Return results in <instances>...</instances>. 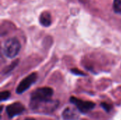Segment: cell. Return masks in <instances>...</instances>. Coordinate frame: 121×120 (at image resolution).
Segmentation results:
<instances>
[{
  "mask_svg": "<svg viewBox=\"0 0 121 120\" xmlns=\"http://www.w3.org/2000/svg\"><path fill=\"white\" fill-rule=\"evenodd\" d=\"M59 105V101L55 100H48L39 103H30V108L34 112H38L40 113H51L54 112Z\"/></svg>",
  "mask_w": 121,
  "mask_h": 120,
  "instance_id": "cell-1",
  "label": "cell"
},
{
  "mask_svg": "<svg viewBox=\"0 0 121 120\" xmlns=\"http://www.w3.org/2000/svg\"><path fill=\"white\" fill-rule=\"evenodd\" d=\"M21 48V45L19 40L16 37H11L5 42L3 52L6 57L13 58L19 53Z\"/></svg>",
  "mask_w": 121,
  "mask_h": 120,
  "instance_id": "cell-2",
  "label": "cell"
},
{
  "mask_svg": "<svg viewBox=\"0 0 121 120\" xmlns=\"http://www.w3.org/2000/svg\"><path fill=\"white\" fill-rule=\"evenodd\" d=\"M53 90L49 87L37 88L30 95V103H39L52 99Z\"/></svg>",
  "mask_w": 121,
  "mask_h": 120,
  "instance_id": "cell-3",
  "label": "cell"
},
{
  "mask_svg": "<svg viewBox=\"0 0 121 120\" xmlns=\"http://www.w3.org/2000/svg\"><path fill=\"white\" fill-rule=\"evenodd\" d=\"M70 102L76 106V108L79 110L80 112L82 113H87L90 110H93L96 106L95 103L93 102L84 101L81 99H78L75 97H71Z\"/></svg>",
  "mask_w": 121,
  "mask_h": 120,
  "instance_id": "cell-4",
  "label": "cell"
},
{
  "mask_svg": "<svg viewBox=\"0 0 121 120\" xmlns=\"http://www.w3.org/2000/svg\"><path fill=\"white\" fill-rule=\"evenodd\" d=\"M38 79V75L36 73H33L26 77L24 79H23L18 86L16 88V93L18 94H21L24 93L26 90H28L37 80Z\"/></svg>",
  "mask_w": 121,
  "mask_h": 120,
  "instance_id": "cell-5",
  "label": "cell"
},
{
  "mask_svg": "<svg viewBox=\"0 0 121 120\" xmlns=\"http://www.w3.org/2000/svg\"><path fill=\"white\" fill-rule=\"evenodd\" d=\"M6 111L9 118H13L16 115L22 114L25 111V107L21 103L16 102L8 105L6 108Z\"/></svg>",
  "mask_w": 121,
  "mask_h": 120,
  "instance_id": "cell-6",
  "label": "cell"
},
{
  "mask_svg": "<svg viewBox=\"0 0 121 120\" xmlns=\"http://www.w3.org/2000/svg\"><path fill=\"white\" fill-rule=\"evenodd\" d=\"M62 117L64 120H77L79 118V110L67 108L62 112Z\"/></svg>",
  "mask_w": 121,
  "mask_h": 120,
  "instance_id": "cell-7",
  "label": "cell"
},
{
  "mask_svg": "<svg viewBox=\"0 0 121 120\" xmlns=\"http://www.w3.org/2000/svg\"><path fill=\"white\" fill-rule=\"evenodd\" d=\"M40 23L44 27H48L51 24V16L49 12L44 11L43 12L39 17Z\"/></svg>",
  "mask_w": 121,
  "mask_h": 120,
  "instance_id": "cell-8",
  "label": "cell"
},
{
  "mask_svg": "<svg viewBox=\"0 0 121 120\" xmlns=\"http://www.w3.org/2000/svg\"><path fill=\"white\" fill-rule=\"evenodd\" d=\"M113 9L116 13L121 11V0H114Z\"/></svg>",
  "mask_w": 121,
  "mask_h": 120,
  "instance_id": "cell-9",
  "label": "cell"
},
{
  "mask_svg": "<svg viewBox=\"0 0 121 120\" xmlns=\"http://www.w3.org/2000/svg\"><path fill=\"white\" fill-rule=\"evenodd\" d=\"M11 95V93L9 91H2L1 93V95H0V98H1V101H4V100H6L7 99L9 98Z\"/></svg>",
  "mask_w": 121,
  "mask_h": 120,
  "instance_id": "cell-10",
  "label": "cell"
},
{
  "mask_svg": "<svg viewBox=\"0 0 121 120\" xmlns=\"http://www.w3.org/2000/svg\"><path fill=\"white\" fill-rule=\"evenodd\" d=\"M101 106L106 112H110L111 110V109H112V106L111 105L106 103H101Z\"/></svg>",
  "mask_w": 121,
  "mask_h": 120,
  "instance_id": "cell-11",
  "label": "cell"
},
{
  "mask_svg": "<svg viewBox=\"0 0 121 120\" xmlns=\"http://www.w3.org/2000/svg\"><path fill=\"white\" fill-rule=\"evenodd\" d=\"M71 71L74 74H77V75H82V76H84V74L83 72H82L81 71H79L77 69H72Z\"/></svg>",
  "mask_w": 121,
  "mask_h": 120,
  "instance_id": "cell-12",
  "label": "cell"
},
{
  "mask_svg": "<svg viewBox=\"0 0 121 120\" xmlns=\"http://www.w3.org/2000/svg\"><path fill=\"white\" fill-rule=\"evenodd\" d=\"M25 120H35L34 119H31V118H27V119H26Z\"/></svg>",
  "mask_w": 121,
  "mask_h": 120,
  "instance_id": "cell-13",
  "label": "cell"
}]
</instances>
